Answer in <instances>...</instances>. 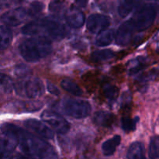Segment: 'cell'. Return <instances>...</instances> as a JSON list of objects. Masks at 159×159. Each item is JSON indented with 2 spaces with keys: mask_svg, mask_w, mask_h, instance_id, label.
Listing matches in <instances>:
<instances>
[{
  "mask_svg": "<svg viewBox=\"0 0 159 159\" xmlns=\"http://www.w3.org/2000/svg\"><path fill=\"white\" fill-rule=\"evenodd\" d=\"M2 133L9 134L16 138L20 150L34 159H60L55 149L47 141L12 124L1 126Z\"/></svg>",
  "mask_w": 159,
  "mask_h": 159,
  "instance_id": "6da1fadb",
  "label": "cell"
},
{
  "mask_svg": "<svg viewBox=\"0 0 159 159\" xmlns=\"http://www.w3.org/2000/svg\"><path fill=\"white\" fill-rule=\"evenodd\" d=\"M24 35L42 37L50 40H61L67 35L63 23L51 17H44L30 22L22 28Z\"/></svg>",
  "mask_w": 159,
  "mask_h": 159,
  "instance_id": "7a4b0ae2",
  "label": "cell"
},
{
  "mask_svg": "<svg viewBox=\"0 0 159 159\" xmlns=\"http://www.w3.org/2000/svg\"><path fill=\"white\" fill-rule=\"evenodd\" d=\"M22 57L28 62H37L49 55L53 51L51 40L42 37H34L23 40L19 47Z\"/></svg>",
  "mask_w": 159,
  "mask_h": 159,
  "instance_id": "3957f363",
  "label": "cell"
},
{
  "mask_svg": "<svg viewBox=\"0 0 159 159\" xmlns=\"http://www.w3.org/2000/svg\"><path fill=\"white\" fill-rule=\"evenodd\" d=\"M57 109L64 114L75 119H84L89 116L92 110L90 103L82 99L65 98L57 104Z\"/></svg>",
  "mask_w": 159,
  "mask_h": 159,
  "instance_id": "277c9868",
  "label": "cell"
},
{
  "mask_svg": "<svg viewBox=\"0 0 159 159\" xmlns=\"http://www.w3.org/2000/svg\"><path fill=\"white\" fill-rule=\"evenodd\" d=\"M156 16L157 11L155 6L148 4L138 9L130 20L136 30L144 31L152 26Z\"/></svg>",
  "mask_w": 159,
  "mask_h": 159,
  "instance_id": "5b68a950",
  "label": "cell"
},
{
  "mask_svg": "<svg viewBox=\"0 0 159 159\" xmlns=\"http://www.w3.org/2000/svg\"><path fill=\"white\" fill-rule=\"evenodd\" d=\"M14 89L19 96L30 99H37L44 93V85L38 78L29 79L14 84Z\"/></svg>",
  "mask_w": 159,
  "mask_h": 159,
  "instance_id": "8992f818",
  "label": "cell"
},
{
  "mask_svg": "<svg viewBox=\"0 0 159 159\" xmlns=\"http://www.w3.org/2000/svg\"><path fill=\"white\" fill-rule=\"evenodd\" d=\"M41 119L49 124L57 133L60 134H65L71 128V125L66 119L57 112L46 110L41 113Z\"/></svg>",
  "mask_w": 159,
  "mask_h": 159,
  "instance_id": "52a82bcc",
  "label": "cell"
},
{
  "mask_svg": "<svg viewBox=\"0 0 159 159\" xmlns=\"http://www.w3.org/2000/svg\"><path fill=\"white\" fill-rule=\"evenodd\" d=\"M135 30H136L130 19L123 23L115 33L114 39L116 40V44L121 47L128 45V43H130L133 38Z\"/></svg>",
  "mask_w": 159,
  "mask_h": 159,
  "instance_id": "ba28073f",
  "label": "cell"
},
{
  "mask_svg": "<svg viewBox=\"0 0 159 159\" xmlns=\"http://www.w3.org/2000/svg\"><path fill=\"white\" fill-rule=\"evenodd\" d=\"M111 20L110 17L102 14L95 13L89 16L86 23V28L90 33L98 34L101 31L110 26Z\"/></svg>",
  "mask_w": 159,
  "mask_h": 159,
  "instance_id": "9c48e42d",
  "label": "cell"
},
{
  "mask_svg": "<svg viewBox=\"0 0 159 159\" xmlns=\"http://www.w3.org/2000/svg\"><path fill=\"white\" fill-rule=\"evenodd\" d=\"M27 16V11L24 7H18L3 13L0 20L7 26H16L23 23Z\"/></svg>",
  "mask_w": 159,
  "mask_h": 159,
  "instance_id": "30bf717a",
  "label": "cell"
},
{
  "mask_svg": "<svg viewBox=\"0 0 159 159\" xmlns=\"http://www.w3.org/2000/svg\"><path fill=\"white\" fill-rule=\"evenodd\" d=\"M17 145V140L13 135L2 133L0 136V159L12 158Z\"/></svg>",
  "mask_w": 159,
  "mask_h": 159,
  "instance_id": "8fae6325",
  "label": "cell"
},
{
  "mask_svg": "<svg viewBox=\"0 0 159 159\" xmlns=\"http://www.w3.org/2000/svg\"><path fill=\"white\" fill-rule=\"evenodd\" d=\"M23 124L26 128L41 138L48 140L54 138V132L42 121L36 119H27L23 122Z\"/></svg>",
  "mask_w": 159,
  "mask_h": 159,
  "instance_id": "7c38bea8",
  "label": "cell"
},
{
  "mask_svg": "<svg viewBox=\"0 0 159 159\" xmlns=\"http://www.w3.org/2000/svg\"><path fill=\"white\" fill-rule=\"evenodd\" d=\"M65 19L68 24L74 29H79L82 27L85 23V20L83 12L74 6H71L65 12Z\"/></svg>",
  "mask_w": 159,
  "mask_h": 159,
  "instance_id": "4fadbf2b",
  "label": "cell"
},
{
  "mask_svg": "<svg viewBox=\"0 0 159 159\" xmlns=\"http://www.w3.org/2000/svg\"><path fill=\"white\" fill-rule=\"evenodd\" d=\"M43 104L40 101H15L12 103V107L15 112H32L38 111L43 107Z\"/></svg>",
  "mask_w": 159,
  "mask_h": 159,
  "instance_id": "5bb4252c",
  "label": "cell"
},
{
  "mask_svg": "<svg viewBox=\"0 0 159 159\" xmlns=\"http://www.w3.org/2000/svg\"><path fill=\"white\" fill-rule=\"evenodd\" d=\"M116 117L113 113L107 111H98L93 116V122L97 126L102 127H110L115 123Z\"/></svg>",
  "mask_w": 159,
  "mask_h": 159,
  "instance_id": "9a60e30c",
  "label": "cell"
},
{
  "mask_svg": "<svg viewBox=\"0 0 159 159\" xmlns=\"http://www.w3.org/2000/svg\"><path fill=\"white\" fill-rule=\"evenodd\" d=\"M147 65V58L142 57V56H139V57L131 59L127 64V73H128L129 75H134L138 74L143 69H144Z\"/></svg>",
  "mask_w": 159,
  "mask_h": 159,
  "instance_id": "2e32d148",
  "label": "cell"
},
{
  "mask_svg": "<svg viewBox=\"0 0 159 159\" xmlns=\"http://www.w3.org/2000/svg\"><path fill=\"white\" fill-rule=\"evenodd\" d=\"M127 159H147L144 144L140 141L133 142L127 152Z\"/></svg>",
  "mask_w": 159,
  "mask_h": 159,
  "instance_id": "e0dca14e",
  "label": "cell"
},
{
  "mask_svg": "<svg viewBox=\"0 0 159 159\" xmlns=\"http://www.w3.org/2000/svg\"><path fill=\"white\" fill-rule=\"evenodd\" d=\"M121 142V137L115 135L112 138L107 140L102 144V152L105 156H111L116 152V148Z\"/></svg>",
  "mask_w": 159,
  "mask_h": 159,
  "instance_id": "ac0fdd59",
  "label": "cell"
},
{
  "mask_svg": "<svg viewBox=\"0 0 159 159\" xmlns=\"http://www.w3.org/2000/svg\"><path fill=\"white\" fill-rule=\"evenodd\" d=\"M114 37L115 32L113 30L106 29L97 34L95 43L96 46L101 47V48L109 46L114 40Z\"/></svg>",
  "mask_w": 159,
  "mask_h": 159,
  "instance_id": "d6986e66",
  "label": "cell"
},
{
  "mask_svg": "<svg viewBox=\"0 0 159 159\" xmlns=\"http://www.w3.org/2000/svg\"><path fill=\"white\" fill-rule=\"evenodd\" d=\"M116 53L109 49L95 51L90 55V60L93 62H102L111 60L115 57Z\"/></svg>",
  "mask_w": 159,
  "mask_h": 159,
  "instance_id": "ffe728a7",
  "label": "cell"
},
{
  "mask_svg": "<svg viewBox=\"0 0 159 159\" xmlns=\"http://www.w3.org/2000/svg\"><path fill=\"white\" fill-rule=\"evenodd\" d=\"M12 40V30L6 26H0V51L7 49Z\"/></svg>",
  "mask_w": 159,
  "mask_h": 159,
  "instance_id": "44dd1931",
  "label": "cell"
},
{
  "mask_svg": "<svg viewBox=\"0 0 159 159\" xmlns=\"http://www.w3.org/2000/svg\"><path fill=\"white\" fill-rule=\"evenodd\" d=\"M102 91L104 96L109 103H113L119 96L120 90L116 85H112L110 83H105L102 85Z\"/></svg>",
  "mask_w": 159,
  "mask_h": 159,
  "instance_id": "7402d4cb",
  "label": "cell"
},
{
  "mask_svg": "<svg viewBox=\"0 0 159 159\" xmlns=\"http://www.w3.org/2000/svg\"><path fill=\"white\" fill-rule=\"evenodd\" d=\"M61 86L64 90L71 93L75 96H81L83 94V92L78 85V84L70 79H63L61 82Z\"/></svg>",
  "mask_w": 159,
  "mask_h": 159,
  "instance_id": "603a6c76",
  "label": "cell"
},
{
  "mask_svg": "<svg viewBox=\"0 0 159 159\" xmlns=\"http://www.w3.org/2000/svg\"><path fill=\"white\" fill-rule=\"evenodd\" d=\"M14 89V82L9 75L0 73V94H9Z\"/></svg>",
  "mask_w": 159,
  "mask_h": 159,
  "instance_id": "cb8c5ba5",
  "label": "cell"
},
{
  "mask_svg": "<svg viewBox=\"0 0 159 159\" xmlns=\"http://www.w3.org/2000/svg\"><path fill=\"white\" fill-rule=\"evenodd\" d=\"M134 6V0H122L118 6V14L121 18H125L132 12Z\"/></svg>",
  "mask_w": 159,
  "mask_h": 159,
  "instance_id": "d4e9b609",
  "label": "cell"
},
{
  "mask_svg": "<svg viewBox=\"0 0 159 159\" xmlns=\"http://www.w3.org/2000/svg\"><path fill=\"white\" fill-rule=\"evenodd\" d=\"M139 118H132L129 116H123L121 118V127L126 133H130L136 130L137 124H138Z\"/></svg>",
  "mask_w": 159,
  "mask_h": 159,
  "instance_id": "484cf974",
  "label": "cell"
},
{
  "mask_svg": "<svg viewBox=\"0 0 159 159\" xmlns=\"http://www.w3.org/2000/svg\"><path fill=\"white\" fill-rule=\"evenodd\" d=\"M158 149H159V139L158 136L152 137L149 144L148 154L151 159H158Z\"/></svg>",
  "mask_w": 159,
  "mask_h": 159,
  "instance_id": "4316f807",
  "label": "cell"
},
{
  "mask_svg": "<svg viewBox=\"0 0 159 159\" xmlns=\"http://www.w3.org/2000/svg\"><path fill=\"white\" fill-rule=\"evenodd\" d=\"M65 9H66V2L63 0H52L48 6V9L52 13L59 14L63 12Z\"/></svg>",
  "mask_w": 159,
  "mask_h": 159,
  "instance_id": "83f0119b",
  "label": "cell"
},
{
  "mask_svg": "<svg viewBox=\"0 0 159 159\" xmlns=\"http://www.w3.org/2000/svg\"><path fill=\"white\" fill-rule=\"evenodd\" d=\"M43 8H44V5H43V2L34 1L31 3L28 9H26V11H27L28 16H37V14H39L43 11Z\"/></svg>",
  "mask_w": 159,
  "mask_h": 159,
  "instance_id": "f1b7e54d",
  "label": "cell"
},
{
  "mask_svg": "<svg viewBox=\"0 0 159 159\" xmlns=\"http://www.w3.org/2000/svg\"><path fill=\"white\" fill-rule=\"evenodd\" d=\"M30 74V70L26 65H19L16 67L15 75L17 77L20 79H25L26 77L29 76Z\"/></svg>",
  "mask_w": 159,
  "mask_h": 159,
  "instance_id": "f546056e",
  "label": "cell"
},
{
  "mask_svg": "<svg viewBox=\"0 0 159 159\" xmlns=\"http://www.w3.org/2000/svg\"><path fill=\"white\" fill-rule=\"evenodd\" d=\"M47 89H48V91L54 96H59L60 95L59 89L50 81H47Z\"/></svg>",
  "mask_w": 159,
  "mask_h": 159,
  "instance_id": "4dcf8cb0",
  "label": "cell"
},
{
  "mask_svg": "<svg viewBox=\"0 0 159 159\" xmlns=\"http://www.w3.org/2000/svg\"><path fill=\"white\" fill-rule=\"evenodd\" d=\"M75 2L79 7L85 8L88 5L89 0H75Z\"/></svg>",
  "mask_w": 159,
  "mask_h": 159,
  "instance_id": "1f68e13d",
  "label": "cell"
},
{
  "mask_svg": "<svg viewBox=\"0 0 159 159\" xmlns=\"http://www.w3.org/2000/svg\"><path fill=\"white\" fill-rule=\"evenodd\" d=\"M26 158H25V157L22 156V155H17V156L13 157V158H12H12H11V159H26Z\"/></svg>",
  "mask_w": 159,
  "mask_h": 159,
  "instance_id": "d6a6232c",
  "label": "cell"
},
{
  "mask_svg": "<svg viewBox=\"0 0 159 159\" xmlns=\"http://www.w3.org/2000/svg\"><path fill=\"white\" fill-rule=\"evenodd\" d=\"M26 159H28V158H26Z\"/></svg>",
  "mask_w": 159,
  "mask_h": 159,
  "instance_id": "836d02e7",
  "label": "cell"
}]
</instances>
